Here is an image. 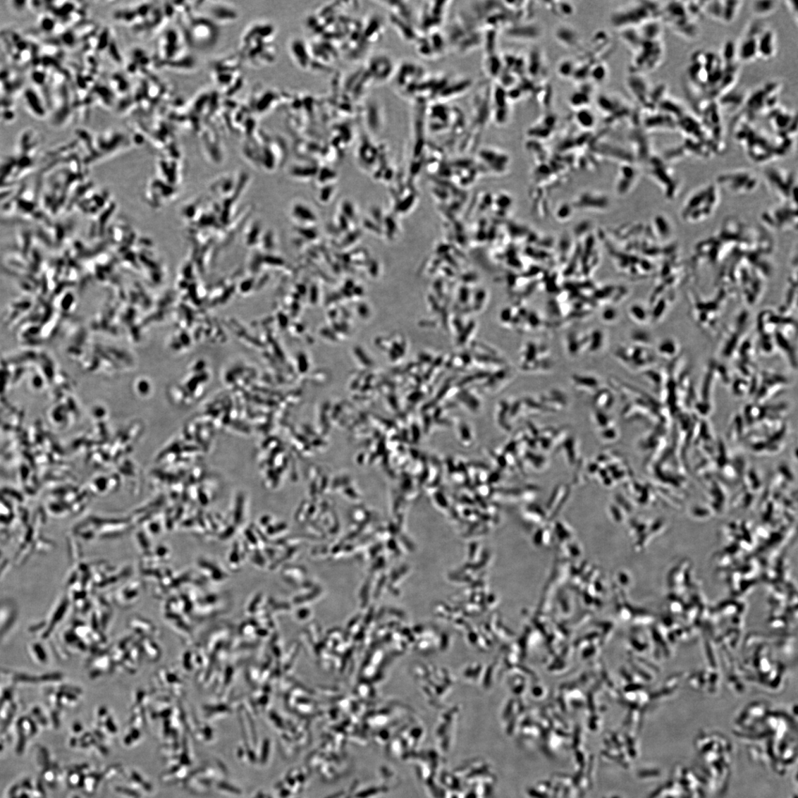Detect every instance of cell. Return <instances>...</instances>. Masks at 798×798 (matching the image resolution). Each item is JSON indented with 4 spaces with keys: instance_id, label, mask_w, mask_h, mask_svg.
Masks as SVG:
<instances>
[{
    "instance_id": "7a4b0ae2",
    "label": "cell",
    "mask_w": 798,
    "mask_h": 798,
    "mask_svg": "<svg viewBox=\"0 0 798 798\" xmlns=\"http://www.w3.org/2000/svg\"><path fill=\"white\" fill-rule=\"evenodd\" d=\"M765 27L762 23L755 22L750 25L737 47L739 60L744 63H751L758 59L759 36Z\"/></svg>"
},
{
    "instance_id": "8992f818",
    "label": "cell",
    "mask_w": 798,
    "mask_h": 798,
    "mask_svg": "<svg viewBox=\"0 0 798 798\" xmlns=\"http://www.w3.org/2000/svg\"><path fill=\"white\" fill-rule=\"evenodd\" d=\"M574 385L581 389H596L598 386L596 378L590 376L573 375L572 377Z\"/></svg>"
},
{
    "instance_id": "52a82bcc",
    "label": "cell",
    "mask_w": 798,
    "mask_h": 798,
    "mask_svg": "<svg viewBox=\"0 0 798 798\" xmlns=\"http://www.w3.org/2000/svg\"><path fill=\"white\" fill-rule=\"evenodd\" d=\"M579 124L585 128H591L594 124V116L588 111H582L577 115Z\"/></svg>"
},
{
    "instance_id": "6da1fadb",
    "label": "cell",
    "mask_w": 798,
    "mask_h": 798,
    "mask_svg": "<svg viewBox=\"0 0 798 798\" xmlns=\"http://www.w3.org/2000/svg\"><path fill=\"white\" fill-rule=\"evenodd\" d=\"M636 56L635 66L640 71L652 70L662 64L665 56V47L662 39H644L639 46Z\"/></svg>"
},
{
    "instance_id": "3957f363",
    "label": "cell",
    "mask_w": 798,
    "mask_h": 798,
    "mask_svg": "<svg viewBox=\"0 0 798 798\" xmlns=\"http://www.w3.org/2000/svg\"><path fill=\"white\" fill-rule=\"evenodd\" d=\"M777 49V37L775 30L765 26L759 36L758 59L770 61L775 58Z\"/></svg>"
},
{
    "instance_id": "9c48e42d",
    "label": "cell",
    "mask_w": 798,
    "mask_h": 798,
    "mask_svg": "<svg viewBox=\"0 0 798 798\" xmlns=\"http://www.w3.org/2000/svg\"><path fill=\"white\" fill-rule=\"evenodd\" d=\"M785 4H786L789 11L792 13V15L794 18V20H795V23L797 25V19H798V12H797L798 11H797V4L793 1H786Z\"/></svg>"
},
{
    "instance_id": "5b68a950",
    "label": "cell",
    "mask_w": 798,
    "mask_h": 798,
    "mask_svg": "<svg viewBox=\"0 0 798 798\" xmlns=\"http://www.w3.org/2000/svg\"><path fill=\"white\" fill-rule=\"evenodd\" d=\"M743 2L724 1L723 21L721 23L730 24L737 19L742 8Z\"/></svg>"
},
{
    "instance_id": "277c9868",
    "label": "cell",
    "mask_w": 798,
    "mask_h": 798,
    "mask_svg": "<svg viewBox=\"0 0 798 798\" xmlns=\"http://www.w3.org/2000/svg\"><path fill=\"white\" fill-rule=\"evenodd\" d=\"M776 1H755L751 4V11L759 18L769 16L778 7Z\"/></svg>"
},
{
    "instance_id": "ba28073f",
    "label": "cell",
    "mask_w": 798,
    "mask_h": 798,
    "mask_svg": "<svg viewBox=\"0 0 798 798\" xmlns=\"http://www.w3.org/2000/svg\"><path fill=\"white\" fill-rule=\"evenodd\" d=\"M616 311L609 309L603 313L602 319L604 321L608 322V324H612V322L616 321L618 317Z\"/></svg>"
}]
</instances>
